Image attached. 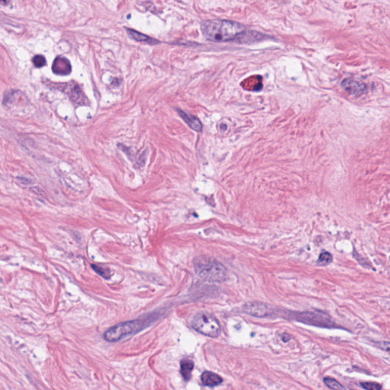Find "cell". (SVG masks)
<instances>
[{"label":"cell","mask_w":390,"mask_h":390,"mask_svg":"<svg viewBox=\"0 0 390 390\" xmlns=\"http://www.w3.org/2000/svg\"><path fill=\"white\" fill-rule=\"evenodd\" d=\"M202 33L207 40L214 42H229L257 39V35H250L245 26L233 21L213 19L201 24Z\"/></svg>","instance_id":"6da1fadb"},{"label":"cell","mask_w":390,"mask_h":390,"mask_svg":"<svg viewBox=\"0 0 390 390\" xmlns=\"http://www.w3.org/2000/svg\"><path fill=\"white\" fill-rule=\"evenodd\" d=\"M197 275L211 282H221L227 278V269L221 263L211 258L199 257L194 261Z\"/></svg>","instance_id":"7a4b0ae2"},{"label":"cell","mask_w":390,"mask_h":390,"mask_svg":"<svg viewBox=\"0 0 390 390\" xmlns=\"http://www.w3.org/2000/svg\"><path fill=\"white\" fill-rule=\"evenodd\" d=\"M191 324L195 331L206 336L217 338L221 335V325L214 316L209 313H197L192 318Z\"/></svg>","instance_id":"3957f363"},{"label":"cell","mask_w":390,"mask_h":390,"mask_svg":"<svg viewBox=\"0 0 390 390\" xmlns=\"http://www.w3.org/2000/svg\"><path fill=\"white\" fill-rule=\"evenodd\" d=\"M143 320H132L115 325L107 330L104 334V338L109 342H116L121 341L128 335L137 332L143 329L145 326Z\"/></svg>","instance_id":"277c9868"},{"label":"cell","mask_w":390,"mask_h":390,"mask_svg":"<svg viewBox=\"0 0 390 390\" xmlns=\"http://www.w3.org/2000/svg\"><path fill=\"white\" fill-rule=\"evenodd\" d=\"M292 318L296 321L310 325L313 326L322 327V328H335L336 325L331 320V317L323 312H302L296 313L292 316Z\"/></svg>","instance_id":"5b68a950"},{"label":"cell","mask_w":390,"mask_h":390,"mask_svg":"<svg viewBox=\"0 0 390 390\" xmlns=\"http://www.w3.org/2000/svg\"><path fill=\"white\" fill-rule=\"evenodd\" d=\"M242 310L246 314L258 318H264L273 313V310L269 306L261 302H249L244 305Z\"/></svg>","instance_id":"8992f818"},{"label":"cell","mask_w":390,"mask_h":390,"mask_svg":"<svg viewBox=\"0 0 390 390\" xmlns=\"http://www.w3.org/2000/svg\"><path fill=\"white\" fill-rule=\"evenodd\" d=\"M63 90L69 96L70 99L73 102L79 104H85L87 103L86 96H84L83 91L81 90L80 87L78 85L73 83L64 84Z\"/></svg>","instance_id":"52a82bcc"},{"label":"cell","mask_w":390,"mask_h":390,"mask_svg":"<svg viewBox=\"0 0 390 390\" xmlns=\"http://www.w3.org/2000/svg\"><path fill=\"white\" fill-rule=\"evenodd\" d=\"M341 87L348 94L354 96H360L367 92V87L363 83L352 79H345L341 83Z\"/></svg>","instance_id":"ba28073f"},{"label":"cell","mask_w":390,"mask_h":390,"mask_svg":"<svg viewBox=\"0 0 390 390\" xmlns=\"http://www.w3.org/2000/svg\"><path fill=\"white\" fill-rule=\"evenodd\" d=\"M52 71L57 75L66 76L72 72V66L69 60L64 57H57L52 65Z\"/></svg>","instance_id":"9c48e42d"},{"label":"cell","mask_w":390,"mask_h":390,"mask_svg":"<svg viewBox=\"0 0 390 390\" xmlns=\"http://www.w3.org/2000/svg\"><path fill=\"white\" fill-rule=\"evenodd\" d=\"M200 380H201L202 384L204 386L211 387L221 385L224 381L221 376L210 371H205L202 373Z\"/></svg>","instance_id":"30bf717a"},{"label":"cell","mask_w":390,"mask_h":390,"mask_svg":"<svg viewBox=\"0 0 390 390\" xmlns=\"http://www.w3.org/2000/svg\"><path fill=\"white\" fill-rule=\"evenodd\" d=\"M178 114L180 115L181 118L185 121V123L189 125L192 129H193L195 131H201L203 125L200 120L197 117L193 116V115H188L187 113L184 112L182 110H177Z\"/></svg>","instance_id":"8fae6325"},{"label":"cell","mask_w":390,"mask_h":390,"mask_svg":"<svg viewBox=\"0 0 390 390\" xmlns=\"http://www.w3.org/2000/svg\"><path fill=\"white\" fill-rule=\"evenodd\" d=\"M195 368V363L190 359H183L180 363V372L184 380L189 381L192 376V371Z\"/></svg>","instance_id":"7c38bea8"},{"label":"cell","mask_w":390,"mask_h":390,"mask_svg":"<svg viewBox=\"0 0 390 390\" xmlns=\"http://www.w3.org/2000/svg\"><path fill=\"white\" fill-rule=\"evenodd\" d=\"M127 33L128 35L131 37L133 40L139 41V42H147L148 44H157L158 42L156 39L148 37L146 34H142L140 32H136L133 29H126Z\"/></svg>","instance_id":"4fadbf2b"},{"label":"cell","mask_w":390,"mask_h":390,"mask_svg":"<svg viewBox=\"0 0 390 390\" xmlns=\"http://www.w3.org/2000/svg\"><path fill=\"white\" fill-rule=\"evenodd\" d=\"M325 384L333 390H346L343 386L340 384L339 382L337 381L335 379L329 378V377H325L324 379Z\"/></svg>","instance_id":"5bb4252c"},{"label":"cell","mask_w":390,"mask_h":390,"mask_svg":"<svg viewBox=\"0 0 390 390\" xmlns=\"http://www.w3.org/2000/svg\"><path fill=\"white\" fill-rule=\"evenodd\" d=\"M332 259L333 257L331 253H328V252H323L319 257L317 264L320 266H326L331 263Z\"/></svg>","instance_id":"9a60e30c"},{"label":"cell","mask_w":390,"mask_h":390,"mask_svg":"<svg viewBox=\"0 0 390 390\" xmlns=\"http://www.w3.org/2000/svg\"><path fill=\"white\" fill-rule=\"evenodd\" d=\"M93 269L95 270L96 273L101 275V277L104 278H109L111 276L109 269L108 267H103V266L97 265V264H93Z\"/></svg>","instance_id":"2e32d148"},{"label":"cell","mask_w":390,"mask_h":390,"mask_svg":"<svg viewBox=\"0 0 390 390\" xmlns=\"http://www.w3.org/2000/svg\"><path fill=\"white\" fill-rule=\"evenodd\" d=\"M362 387L366 390H381V384L376 382H364L362 383Z\"/></svg>","instance_id":"e0dca14e"},{"label":"cell","mask_w":390,"mask_h":390,"mask_svg":"<svg viewBox=\"0 0 390 390\" xmlns=\"http://www.w3.org/2000/svg\"><path fill=\"white\" fill-rule=\"evenodd\" d=\"M32 62H33V64L35 66V67H43V66H45L46 59L44 56L36 55L33 58Z\"/></svg>","instance_id":"ac0fdd59"},{"label":"cell","mask_w":390,"mask_h":390,"mask_svg":"<svg viewBox=\"0 0 390 390\" xmlns=\"http://www.w3.org/2000/svg\"><path fill=\"white\" fill-rule=\"evenodd\" d=\"M291 338V337L289 335H288V334H284V335H282V340L284 342H287V341H289Z\"/></svg>","instance_id":"d6986e66"}]
</instances>
